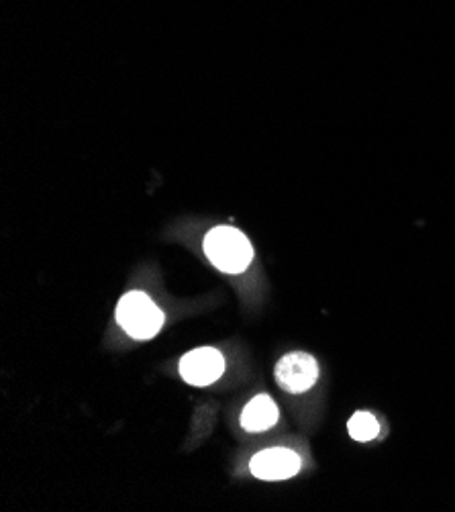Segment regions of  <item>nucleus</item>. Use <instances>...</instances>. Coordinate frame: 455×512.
<instances>
[{
    "label": "nucleus",
    "mask_w": 455,
    "mask_h": 512,
    "mask_svg": "<svg viewBox=\"0 0 455 512\" xmlns=\"http://www.w3.org/2000/svg\"><path fill=\"white\" fill-rule=\"evenodd\" d=\"M205 253L211 264L225 274H241L254 260L249 239L233 227H217L205 237Z\"/></svg>",
    "instance_id": "nucleus-1"
},
{
    "label": "nucleus",
    "mask_w": 455,
    "mask_h": 512,
    "mask_svg": "<svg viewBox=\"0 0 455 512\" xmlns=\"http://www.w3.org/2000/svg\"><path fill=\"white\" fill-rule=\"evenodd\" d=\"M119 327L137 341L156 337L164 327V313L145 292H127L117 304Z\"/></svg>",
    "instance_id": "nucleus-2"
},
{
    "label": "nucleus",
    "mask_w": 455,
    "mask_h": 512,
    "mask_svg": "<svg viewBox=\"0 0 455 512\" xmlns=\"http://www.w3.org/2000/svg\"><path fill=\"white\" fill-rule=\"evenodd\" d=\"M274 376L282 390L290 394H300L311 390L319 380V364L313 355L294 351L282 357Z\"/></svg>",
    "instance_id": "nucleus-3"
},
{
    "label": "nucleus",
    "mask_w": 455,
    "mask_h": 512,
    "mask_svg": "<svg viewBox=\"0 0 455 512\" xmlns=\"http://www.w3.org/2000/svg\"><path fill=\"white\" fill-rule=\"evenodd\" d=\"M225 372V357L215 347H198L180 360V376L192 386H209Z\"/></svg>",
    "instance_id": "nucleus-4"
},
{
    "label": "nucleus",
    "mask_w": 455,
    "mask_h": 512,
    "mask_svg": "<svg viewBox=\"0 0 455 512\" xmlns=\"http://www.w3.org/2000/svg\"><path fill=\"white\" fill-rule=\"evenodd\" d=\"M300 455L286 447H272L264 449L258 455H254L249 464L251 474L266 482H278L288 480L298 474L300 470Z\"/></svg>",
    "instance_id": "nucleus-5"
},
{
    "label": "nucleus",
    "mask_w": 455,
    "mask_h": 512,
    "mask_svg": "<svg viewBox=\"0 0 455 512\" xmlns=\"http://www.w3.org/2000/svg\"><path fill=\"white\" fill-rule=\"evenodd\" d=\"M276 423H278V406L266 394H260L254 400H249V404L243 408V413H241V427L247 433L268 431Z\"/></svg>",
    "instance_id": "nucleus-6"
},
{
    "label": "nucleus",
    "mask_w": 455,
    "mask_h": 512,
    "mask_svg": "<svg viewBox=\"0 0 455 512\" xmlns=\"http://www.w3.org/2000/svg\"><path fill=\"white\" fill-rule=\"evenodd\" d=\"M347 431L356 441H372L378 437L380 425L372 413H356L349 419Z\"/></svg>",
    "instance_id": "nucleus-7"
}]
</instances>
